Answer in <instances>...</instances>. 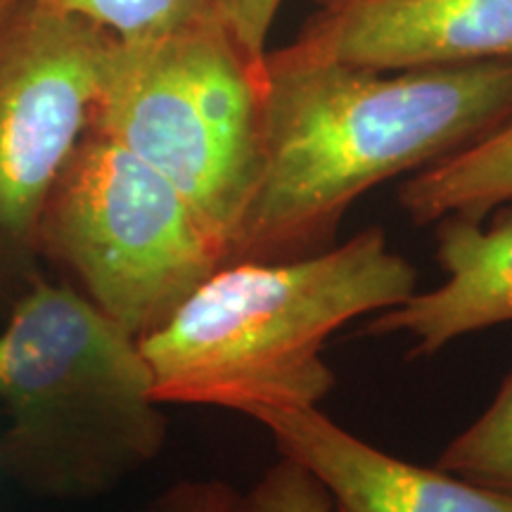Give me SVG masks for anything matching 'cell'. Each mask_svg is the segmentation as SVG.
<instances>
[{"mask_svg":"<svg viewBox=\"0 0 512 512\" xmlns=\"http://www.w3.org/2000/svg\"><path fill=\"white\" fill-rule=\"evenodd\" d=\"M512 121V62L373 72L268 50L264 152L228 261L332 247L358 197Z\"/></svg>","mask_w":512,"mask_h":512,"instance_id":"6da1fadb","label":"cell"},{"mask_svg":"<svg viewBox=\"0 0 512 512\" xmlns=\"http://www.w3.org/2000/svg\"><path fill=\"white\" fill-rule=\"evenodd\" d=\"M415 292V266L373 226L297 259L228 261L138 344L162 406L313 408L335 387L328 339Z\"/></svg>","mask_w":512,"mask_h":512,"instance_id":"7a4b0ae2","label":"cell"},{"mask_svg":"<svg viewBox=\"0 0 512 512\" xmlns=\"http://www.w3.org/2000/svg\"><path fill=\"white\" fill-rule=\"evenodd\" d=\"M0 330V467L31 494L91 498L159 456L166 415L138 339L38 275Z\"/></svg>","mask_w":512,"mask_h":512,"instance_id":"3957f363","label":"cell"},{"mask_svg":"<svg viewBox=\"0 0 512 512\" xmlns=\"http://www.w3.org/2000/svg\"><path fill=\"white\" fill-rule=\"evenodd\" d=\"M264 64L221 19L147 41L112 38L88 121L174 185L226 254L261 169Z\"/></svg>","mask_w":512,"mask_h":512,"instance_id":"277c9868","label":"cell"},{"mask_svg":"<svg viewBox=\"0 0 512 512\" xmlns=\"http://www.w3.org/2000/svg\"><path fill=\"white\" fill-rule=\"evenodd\" d=\"M36 254L136 339L228 261L219 235L174 185L93 131L48 192Z\"/></svg>","mask_w":512,"mask_h":512,"instance_id":"5b68a950","label":"cell"},{"mask_svg":"<svg viewBox=\"0 0 512 512\" xmlns=\"http://www.w3.org/2000/svg\"><path fill=\"white\" fill-rule=\"evenodd\" d=\"M112 38L41 0L0 29V311L41 275L36 226L48 192L86 136Z\"/></svg>","mask_w":512,"mask_h":512,"instance_id":"8992f818","label":"cell"},{"mask_svg":"<svg viewBox=\"0 0 512 512\" xmlns=\"http://www.w3.org/2000/svg\"><path fill=\"white\" fill-rule=\"evenodd\" d=\"M287 48L373 72L512 62V0H349Z\"/></svg>","mask_w":512,"mask_h":512,"instance_id":"52a82bcc","label":"cell"},{"mask_svg":"<svg viewBox=\"0 0 512 512\" xmlns=\"http://www.w3.org/2000/svg\"><path fill=\"white\" fill-rule=\"evenodd\" d=\"M249 418L323 486L337 512H512V494L389 456L318 406L259 408Z\"/></svg>","mask_w":512,"mask_h":512,"instance_id":"ba28073f","label":"cell"},{"mask_svg":"<svg viewBox=\"0 0 512 512\" xmlns=\"http://www.w3.org/2000/svg\"><path fill=\"white\" fill-rule=\"evenodd\" d=\"M437 259L446 280L387 309L368 335H406L413 354L432 356L472 332L512 323V211L491 226L470 216L437 221Z\"/></svg>","mask_w":512,"mask_h":512,"instance_id":"9c48e42d","label":"cell"},{"mask_svg":"<svg viewBox=\"0 0 512 512\" xmlns=\"http://www.w3.org/2000/svg\"><path fill=\"white\" fill-rule=\"evenodd\" d=\"M401 207L415 223L446 216L482 219L512 202V121L456 155L415 171L401 188Z\"/></svg>","mask_w":512,"mask_h":512,"instance_id":"30bf717a","label":"cell"},{"mask_svg":"<svg viewBox=\"0 0 512 512\" xmlns=\"http://www.w3.org/2000/svg\"><path fill=\"white\" fill-rule=\"evenodd\" d=\"M95 24L117 41H147L219 19V0H41Z\"/></svg>","mask_w":512,"mask_h":512,"instance_id":"8fae6325","label":"cell"},{"mask_svg":"<svg viewBox=\"0 0 512 512\" xmlns=\"http://www.w3.org/2000/svg\"><path fill=\"white\" fill-rule=\"evenodd\" d=\"M439 470L512 494V370L484 415L446 446Z\"/></svg>","mask_w":512,"mask_h":512,"instance_id":"7c38bea8","label":"cell"},{"mask_svg":"<svg viewBox=\"0 0 512 512\" xmlns=\"http://www.w3.org/2000/svg\"><path fill=\"white\" fill-rule=\"evenodd\" d=\"M245 512H337V508L304 467L280 458L245 496Z\"/></svg>","mask_w":512,"mask_h":512,"instance_id":"4fadbf2b","label":"cell"},{"mask_svg":"<svg viewBox=\"0 0 512 512\" xmlns=\"http://www.w3.org/2000/svg\"><path fill=\"white\" fill-rule=\"evenodd\" d=\"M285 0H219V19L242 53L256 64L268 55V36Z\"/></svg>","mask_w":512,"mask_h":512,"instance_id":"5bb4252c","label":"cell"},{"mask_svg":"<svg viewBox=\"0 0 512 512\" xmlns=\"http://www.w3.org/2000/svg\"><path fill=\"white\" fill-rule=\"evenodd\" d=\"M143 512H245V496L223 482H181Z\"/></svg>","mask_w":512,"mask_h":512,"instance_id":"9a60e30c","label":"cell"},{"mask_svg":"<svg viewBox=\"0 0 512 512\" xmlns=\"http://www.w3.org/2000/svg\"><path fill=\"white\" fill-rule=\"evenodd\" d=\"M19 5H22V0H0V29L10 22Z\"/></svg>","mask_w":512,"mask_h":512,"instance_id":"2e32d148","label":"cell"},{"mask_svg":"<svg viewBox=\"0 0 512 512\" xmlns=\"http://www.w3.org/2000/svg\"><path fill=\"white\" fill-rule=\"evenodd\" d=\"M311 3H316L318 8H332V5H342V3H349V0H311Z\"/></svg>","mask_w":512,"mask_h":512,"instance_id":"e0dca14e","label":"cell"}]
</instances>
